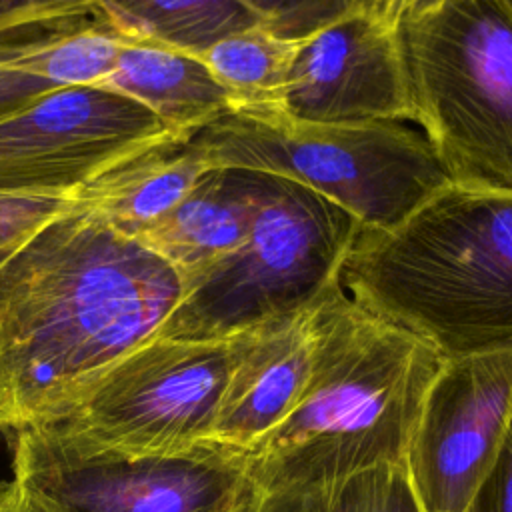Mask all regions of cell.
I'll return each mask as SVG.
<instances>
[{"instance_id":"obj_17","label":"cell","mask_w":512,"mask_h":512,"mask_svg":"<svg viewBox=\"0 0 512 512\" xmlns=\"http://www.w3.org/2000/svg\"><path fill=\"white\" fill-rule=\"evenodd\" d=\"M96 16L124 42L196 56L230 34L264 24L242 0H96Z\"/></svg>"},{"instance_id":"obj_10","label":"cell","mask_w":512,"mask_h":512,"mask_svg":"<svg viewBox=\"0 0 512 512\" xmlns=\"http://www.w3.org/2000/svg\"><path fill=\"white\" fill-rule=\"evenodd\" d=\"M512 420V350L444 358L404 470L422 512H466Z\"/></svg>"},{"instance_id":"obj_26","label":"cell","mask_w":512,"mask_h":512,"mask_svg":"<svg viewBox=\"0 0 512 512\" xmlns=\"http://www.w3.org/2000/svg\"><path fill=\"white\" fill-rule=\"evenodd\" d=\"M246 498H248V496H246ZM240 506H242V504H240ZM240 506H238V508H234V510H232V512H238V510H240Z\"/></svg>"},{"instance_id":"obj_13","label":"cell","mask_w":512,"mask_h":512,"mask_svg":"<svg viewBox=\"0 0 512 512\" xmlns=\"http://www.w3.org/2000/svg\"><path fill=\"white\" fill-rule=\"evenodd\" d=\"M262 184L260 172L212 168L170 212L134 238L176 268L186 284L244 242Z\"/></svg>"},{"instance_id":"obj_3","label":"cell","mask_w":512,"mask_h":512,"mask_svg":"<svg viewBox=\"0 0 512 512\" xmlns=\"http://www.w3.org/2000/svg\"><path fill=\"white\" fill-rule=\"evenodd\" d=\"M340 284L444 358L512 350V194L446 184L396 226L358 228Z\"/></svg>"},{"instance_id":"obj_6","label":"cell","mask_w":512,"mask_h":512,"mask_svg":"<svg viewBox=\"0 0 512 512\" xmlns=\"http://www.w3.org/2000/svg\"><path fill=\"white\" fill-rule=\"evenodd\" d=\"M358 222L328 198L264 174L244 242L184 284L158 332L186 340H230L314 306L340 282Z\"/></svg>"},{"instance_id":"obj_1","label":"cell","mask_w":512,"mask_h":512,"mask_svg":"<svg viewBox=\"0 0 512 512\" xmlns=\"http://www.w3.org/2000/svg\"><path fill=\"white\" fill-rule=\"evenodd\" d=\"M184 296L162 256L74 206L0 264V430L64 412Z\"/></svg>"},{"instance_id":"obj_25","label":"cell","mask_w":512,"mask_h":512,"mask_svg":"<svg viewBox=\"0 0 512 512\" xmlns=\"http://www.w3.org/2000/svg\"><path fill=\"white\" fill-rule=\"evenodd\" d=\"M0 512H56L20 480L12 478L0 486Z\"/></svg>"},{"instance_id":"obj_21","label":"cell","mask_w":512,"mask_h":512,"mask_svg":"<svg viewBox=\"0 0 512 512\" xmlns=\"http://www.w3.org/2000/svg\"><path fill=\"white\" fill-rule=\"evenodd\" d=\"M272 34L302 40L350 14L372 8V0H242Z\"/></svg>"},{"instance_id":"obj_16","label":"cell","mask_w":512,"mask_h":512,"mask_svg":"<svg viewBox=\"0 0 512 512\" xmlns=\"http://www.w3.org/2000/svg\"><path fill=\"white\" fill-rule=\"evenodd\" d=\"M212 170L188 138L154 144L76 190V206L116 230L136 236L170 212Z\"/></svg>"},{"instance_id":"obj_20","label":"cell","mask_w":512,"mask_h":512,"mask_svg":"<svg viewBox=\"0 0 512 512\" xmlns=\"http://www.w3.org/2000/svg\"><path fill=\"white\" fill-rule=\"evenodd\" d=\"M76 206V190H0V264Z\"/></svg>"},{"instance_id":"obj_8","label":"cell","mask_w":512,"mask_h":512,"mask_svg":"<svg viewBox=\"0 0 512 512\" xmlns=\"http://www.w3.org/2000/svg\"><path fill=\"white\" fill-rule=\"evenodd\" d=\"M232 358V338L186 340L156 334L40 426L80 444L126 454L194 448L214 436Z\"/></svg>"},{"instance_id":"obj_11","label":"cell","mask_w":512,"mask_h":512,"mask_svg":"<svg viewBox=\"0 0 512 512\" xmlns=\"http://www.w3.org/2000/svg\"><path fill=\"white\" fill-rule=\"evenodd\" d=\"M278 114L316 124L414 120L400 26L364 10L302 38Z\"/></svg>"},{"instance_id":"obj_19","label":"cell","mask_w":512,"mask_h":512,"mask_svg":"<svg viewBox=\"0 0 512 512\" xmlns=\"http://www.w3.org/2000/svg\"><path fill=\"white\" fill-rule=\"evenodd\" d=\"M238 512H422L404 466H376L344 480L278 492L252 490Z\"/></svg>"},{"instance_id":"obj_18","label":"cell","mask_w":512,"mask_h":512,"mask_svg":"<svg viewBox=\"0 0 512 512\" xmlns=\"http://www.w3.org/2000/svg\"><path fill=\"white\" fill-rule=\"evenodd\" d=\"M298 42L280 38L262 24L226 36L200 58L234 96L236 110L280 112Z\"/></svg>"},{"instance_id":"obj_4","label":"cell","mask_w":512,"mask_h":512,"mask_svg":"<svg viewBox=\"0 0 512 512\" xmlns=\"http://www.w3.org/2000/svg\"><path fill=\"white\" fill-rule=\"evenodd\" d=\"M416 124L450 184L512 194V6L446 0L400 24Z\"/></svg>"},{"instance_id":"obj_24","label":"cell","mask_w":512,"mask_h":512,"mask_svg":"<svg viewBox=\"0 0 512 512\" xmlns=\"http://www.w3.org/2000/svg\"><path fill=\"white\" fill-rule=\"evenodd\" d=\"M446 0H372L370 12L388 24L400 26L406 20L422 16Z\"/></svg>"},{"instance_id":"obj_14","label":"cell","mask_w":512,"mask_h":512,"mask_svg":"<svg viewBox=\"0 0 512 512\" xmlns=\"http://www.w3.org/2000/svg\"><path fill=\"white\" fill-rule=\"evenodd\" d=\"M94 86L142 104L182 136L236 110L234 96L200 56L144 42L120 40L112 68Z\"/></svg>"},{"instance_id":"obj_5","label":"cell","mask_w":512,"mask_h":512,"mask_svg":"<svg viewBox=\"0 0 512 512\" xmlns=\"http://www.w3.org/2000/svg\"><path fill=\"white\" fill-rule=\"evenodd\" d=\"M192 142L210 168L296 182L372 230L396 226L450 184L428 140L402 122L316 124L232 110L192 134Z\"/></svg>"},{"instance_id":"obj_27","label":"cell","mask_w":512,"mask_h":512,"mask_svg":"<svg viewBox=\"0 0 512 512\" xmlns=\"http://www.w3.org/2000/svg\"><path fill=\"white\" fill-rule=\"evenodd\" d=\"M508 2H510V6H512V0H508Z\"/></svg>"},{"instance_id":"obj_12","label":"cell","mask_w":512,"mask_h":512,"mask_svg":"<svg viewBox=\"0 0 512 512\" xmlns=\"http://www.w3.org/2000/svg\"><path fill=\"white\" fill-rule=\"evenodd\" d=\"M212 440L250 450L296 406L312 362V306L232 338Z\"/></svg>"},{"instance_id":"obj_2","label":"cell","mask_w":512,"mask_h":512,"mask_svg":"<svg viewBox=\"0 0 512 512\" xmlns=\"http://www.w3.org/2000/svg\"><path fill=\"white\" fill-rule=\"evenodd\" d=\"M444 356L340 282L312 306V362L292 412L248 450L256 492L324 486L404 456Z\"/></svg>"},{"instance_id":"obj_22","label":"cell","mask_w":512,"mask_h":512,"mask_svg":"<svg viewBox=\"0 0 512 512\" xmlns=\"http://www.w3.org/2000/svg\"><path fill=\"white\" fill-rule=\"evenodd\" d=\"M96 16V0H0V36L56 28Z\"/></svg>"},{"instance_id":"obj_7","label":"cell","mask_w":512,"mask_h":512,"mask_svg":"<svg viewBox=\"0 0 512 512\" xmlns=\"http://www.w3.org/2000/svg\"><path fill=\"white\" fill-rule=\"evenodd\" d=\"M14 434V478L56 512H232L252 492L248 452L216 440L126 454L46 426Z\"/></svg>"},{"instance_id":"obj_9","label":"cell","mask_w":512,"mask_h":512,"mask_svg":"<svg viewBox=\"0 0 512 512\" xmlns=\"http://www.w3.org/2000/svg\"><path fill=\"white\" fill-rule=\"evenodd\" d=\"M170 138L188 136L126 96L62 88L0 114V190H78Z\"/></svg>"},{"instance_id":"obj_23","label":"cell","mask_w":512,"mask_h":512,"mask_svg":"<svg viewBox=\"0 0 512 512\" xmlns=\"http://www.w3.org/2000/svg\"><path fill=\"white\" fill-rule=\"evenodd\" d=\"M466 512H512V420L502 446Z\"/></svg>"},{"instance_id":"obj_15","label":"cell","mask_w":512,"mask_h":512,"mask_svg":"<svg viewBox=\"0 0 512 512\" xmlns=\"http://www.w3.org/2000/svg\"><path fill=\"white\" fill-rule=\"evenodd\" d=\"M118 48L120 38L98 16L0 36V114L62 88L96 84Z\"/></svg>"}]
</instances>
